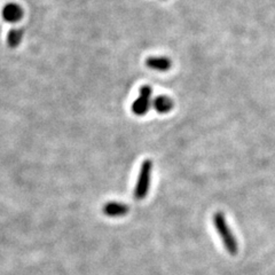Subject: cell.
I'll return each instance as SVG.
<instances>
[{
  "label": "cell",
  "mask_w": 275,
  "mask_h": 275,
  "mask_svg": "<svg viewBox=\"0 0 275 275\" xmlns=\"http://www.w3.org/2000/svg\"><path fill=\"white\" fill-rule=\"evenodd\" d=\"M214 223L219 236L221 237V241L223 245H225L226 250L228 251L230 255H236L238 251L237 241L235 236H234V234L232 233V230H230L229 226L227 225L226 218L222 212H216L214 216Z\"/></svg>",
  "instance_id": "cell-1"
},
{
  "label": "cell",
  "mask_w": 275,
  "mask_h": 275,
  "mask_svg": "<svg viewBox=\"0 0 275 275\" xmlns=\"http://www.w3.org/2000/svg\"><path fill=\"white\" fill-rule=\"evenodd\" d=\"M152 168L153 162L150 160H146L141 165L140 172H139V177L137 185L134 188V199L138 201L144 200L148 195L149 187H150V179H152Z\"/></svg>",
  "instance_id": "cell-2"
},
{
  "label": "cell",
  "mask_w": 275,
  "mask_h": 275,
  "mask_svg": "<svg viewBox=\"0 0 275 275\" xmlns=\"http://www.w3.org/2000/svg\"><path fill=\"white\" fill-rule=\"evenodd\" d=\"M1 15L3 21L8 22V23H17L22 20L24 15L23 9L20 5L15 2H8L2 7Z\"/></svg>",
  "instance_id": "cell-3"
},
{
  "label": "cell",
  "mask_w": 275,
  "mask_h": 275,
  "mask_svg": "<svg viewBox=\"0 0 275 275\" xmlns=\"http://www.w3.org/2000/svg\"><path fill=\"white\" fill-rule=\"evenodd\" d=\"M130 208L120 202H108L104 207V214L108 217H123L128 214Z\"/></svg>",
  "instance_id": "cell-4"
},
{
  "label": "cell",
  "mask_w": 275,
  "mask_h": 275,
  "mask_svg": "<svg viewBox=\"0 0 275 275\" xmlns=\"http://www.w3.org/2000/svg\"><path fill=\"white\" fill-rule=\"evenodd\" d=\"M146 65L152 70L163 72L170 70L172 62L170 58L165 56H150L146 60Z\"/></svg>",
  "instance_id": "cell-5"
},
{
  "label": "cell",
  "mask_w": 275,
  "mask_h": 275,
  "mask_svg": "<svg viewBox=\"0 0 275 275\" xmlns=\"http://www.w3.org/2000/svg\"><path fill=\"white\" fill-rule=\"evenodd\" d=\"M173 101L170 98L160 95L152 101V107L159 113H167L173 109Z\"/></svg>",
  "instance_id": "cell-6"
},
{
  "label": "cell",
  "mask_w": 275,
  "mask_h": 275,
  "mask_svg": "<svg viewBox=\"0 0 275 275\" xmlns=\"http://www.w3.org/2000/svg\"><path fill=\"white\" fill-rule=\"evenodd\" d=\"M150 107H152L150 99L138 97L133 104H132V111L137 116H144L149 111Z\"/></svg>",
  "instance_id": "cell-7"
},
{
  "label": "cell",
  "mask_w": 275,
  "mask_h": 275,
  "mask_svg": "<svg viewBox=\"0 0 275 275\" xmlns=\"http://www.w3.org/2000/svg\"><path fill=\"white\" fill-rule=\"evenodd\" d=\"M23 29L21 28H14L10 29L7 34V45H8L10 49H16V47L20 46V44L23 39Z\"/></svg>",
  "instance_id": "cell-8"
},
{
  "label": "cell",
  "mask_w": 275,
  "mask_h": 275,
  "mask_svg": "<svg viewBox=\"0 0 275 275\" xmlns=\"http://www.w3.org/2000/svg\"><path fill=\"white\" fill-rule=\"evenodd\" d=\"M153 95V90L150 86H141L140 90H139V97L146 98V99H152Z\"/></svg>",
  "instance_id": "cell-9"
}]
</instances>
